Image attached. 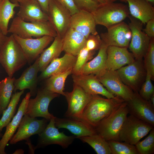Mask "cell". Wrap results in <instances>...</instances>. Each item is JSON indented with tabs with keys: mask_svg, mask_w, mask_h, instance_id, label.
I'll list each match as a JSON object with an SVG mask.
<instances>
[{
	"mask_svg": "<svg viewBox=\"0 0 154 154\" xmlns=\"http://www.w3.org/2000/svg\"><path fill=\"white\" fill-rule=\"evenodd\" d=\"M151 80L150 74L147 72L145 80L138 92L141 97L147 100H149L151 96L154 94V87Z\"/></svg>",
	"mask_w": 154,
	"mask_h": 154,
	"instance_id": "obj_39",
	"label": "cell"
},
{
	"mask_svg": "<svg viewBox=\"0 0 154 154\" xmlns=\"http://www.w3.org/2000/svg\"><path fill=\"white\" fill-rule=\"evenodd\" d=\"M10 1L12 3L14 4H19L18 0H10Z\"/></svg>",
	"mask_w": 154,
	"mask_h": 154,
	"instance_id": "obj_50",
	"label": "cell"
},
{
	"mask_svg": "<svg viewBox=\"0 0 154 154\" xmlns=\"http://www.w3.org/2000/svg\"><path fill=\"white\" fill-rule=\"evenodd\" d=\"M62 51V38L57 36L54 38L50 46L44 49L39 56V71H42L52 60L58 58Z\"/></svg>",
	"mask_w": 154,
	"mask_h": 154,
	"instance_id": "obj_29",
	"label": "cell"
},
{
	"mask_svg": "<svg viewBox=\"0 0 154 154\" xmlns=\"http://www.w3.org/2000/svg\"><path fill=\"white\" fill-rule=\"evenodd\" d=\"M8 33L24 38H31L32 37L38 38L44 35L54 38L57 36L56 31L48 21L28 22L17 16L13 19Z\"/></svg>",
	"mask_w": 154,
	"mask_h": 154,
	"instance_id": "obj_4",
	"label": "cell"
},
{
	"mask_svg": "<svg viewBox=\"0 0 154 154\" xmlns=\"http://www.w3.org/2000/svg\"><path fill=\"white\" fill-rule=\"evenodd\" d=\"M3 0H0V4L1 3L2 1Z\"/></svg>",
	"mask_w": 154,
	"mask_h": 154,
	"instance_id": "obj_52",
	"label": "cell"
},
{
	"mask_svg": "<svg viewBox=\"0 0 154 154\" xmlns=\"http://www.w3.org/2000/svg\"><path fill=\"white\" fill-rule=\"evenodd\" d=\"M77 56L65 53L61 58H57L52 60L42 72L38 79H46L50 76L73 69L75 64Z\"/></svg>",
	"mask_w": 154,
	"mask_h": 154,
	"instance_id": "obj_25",
	"label": "cell"
},
{
	"mask_svg": "<svg viewBox=\"0 0 154 154\" xmlns=\"http://www.w3.org/2000/svg\"><path fill=\"white\" fill-rule=\"evenodd\" d=\"M28 62L25 54L13 34L8 37L0 46V63L8 76L13 77L15 72Z\"/></svg>",
	"mask_w": 154,
	"mask_h": 154,
	"instance_id": "obj_2",
	"label": "cell"
},
{
	"mask_svg": "<svg viewBox=\"0 0 154 154\" xmlns=\"http://www.w3.org/2000/svg\"><path fill=\"white\" fill-rule=\"evenodd\" d=\"M24 90L17 92L12 95L11 100L6 109L3 112L2 116L0 119V132L11 121L14 116L17 105L21 96L24 93Z\"/></svg>",
	"mask_w": 154,
	"mask_h": 154,
	"instance_id": "obj_34",
	"label": "cell"
},
{
	"mask_svg": "<svg viewBox=\"0 0 154 154\" xmlns=\"http://www.w3.org/2000/svg\"><path fill=\"white\" fill-rule=\"evenodd\" d=\"M7 37L3 34L0 29V46L5 42Z\"/></svg>",
	"mask_w": 154,
	"mask_h": 154,
	"instance_id": "obj_45",
	"label": "cell"
},
{
	"mask_svg": "<svg viewBox=\"0 0 154 154\" xmlns=\"http://www.w3.org/2000/svg\"><path fill=\"white\" fill-rule=\"evenodd\" d=\"M107 141L111 154H138L135 145L114 140Z\"/></svg>",
	"mask_w": 154,
	"mask_h": 154,
	"instance_id": "obj_35",
	"label": "cell"
},
{
	"mask_svg": "<svg viewBox=\"0 0 154 154\" xmlns=\"http://www.w3.org/2000/svg\"><path fill=\"white\" fill-rule=\"evenodd\" d=\"M93 1L97 2L100 5H104L108 3L107 0H92Z\"/></svg>",
	"mask_w": 154,
	"mask_h": 154,
	"instance_id": "obj_46",
	"label": "cell"
},
{
	"mask_svg": "<svg viewBox=\"0 0 154 154\" xmlns=\"http://www.w3.org/2000/svg\"><path fill=\"white\" fill-rule=\"evenodd\" d=\"M76 138L89 144L97 154H111L108 141L97 133L90 135L77 137Z\"/></svg>",
	"mask_w": 154,
	"mask_h": 154,
	"instance_id": "obj_33",
	"label": "cell"
},
{
	"mask_svg": "<svg viewBox=\"0 0 154 154\" xmlns=\"http://www.w3.org/2000/svg\"><path fill=\"white\" fill-rule=\"evenodd\" d=\"M146 27L143 31L150 38H154V19L150 20L146 23Z\"/></svg>",
	"mask_w": 154,
	"mask_h": 154,
	"instance_id": "obj_43",
	"label": "cell"
},
{
	"mask_svg": "<svg viewBox=\"0 0 154 154\" xmlns=\"http://www.w3.org/2000/svg\"><path fill=\"white\" fill-rule=\"evenodd\" d=\"M138 154H153L154 153V128L150 131L144 139L139 141L135 145Z\"/></svg>",
	"mask_w": 154,
	"mask_h": 154,
	"instance_id": "obj_36",
	"label": "cell"
},
{
	"mask_svg": "<svg viewBox=\"0 0 154 154\" xmlns=\"http://www.w3.org/2000/svg\"><path fill=\"white\" fill-rule=\"evenodd\" d=\"M80 10H84L92 13L100 4L92 0H74Z\"/></svg>",
	"mask_w": 154,
	"mask_h": 154,
	"instance_id": "obj_41",
	"label": "cell"
},
{
	"mask_svg": "<svg viewBox=\"0 0 154 154\" xmlns=\"http://www.w3.org/2000/svg\"><path fill=\"white\" fill-rule=\"evenodd\" d=\"M68 9L72 15L78 12L80 10L74 0H55Z\"/></svg>",
	"mask_w": 154,
	"mask_h": 154,
	"instance_id": "obj_42",
	"label": "cell"
},
{
	"mask_svg": "<svg viewBox=\"0 0 154 154\" xmlns=\"http://www.w3.org/2000/svg\"><path fill=\"white\" fill-rule=\"evenodd\" d=\"M149 100L153 106L154 107V94L151 96Z\"/></svg>",
	"mask_w": 154,
	"mask_h": 154,
	"instance_id": "obj_48",
	"label": "cell"
},
{
	"mask_svg": "<svg viewBox=\"0 0 154 154\" xmlns=\"http://www.w3.org/2000/svg\"><path fill=\"white\" fill-rule=\"evenodd\" d=\"M124 102L116 96L106 98L99 95H93L84 110L81 119L94 128Z\"/></svg>",
	"mask_w": 154,
	"mask_h": 154,
	"instance_id": "obj_1",
	"label": "cell"
},
{
	"mask_svg": "<svg viewBox=\"0 0 154 154\" xmlns=\"http://www.w3.org/2000/svg\"><path fill=\"white\" fill-rule=\"evenodd\" d=\"M117 71L123 82L134 92H138L145 80L147 72L143 59H135L129 64L123 66Z\"/></svg>",
	"mask_w": 154,
	"mask_h": 154,
	"instance_id": "obj_8",
	"label": "cell"
},
{
	"mask_svg": "<svg viewBox=\"0 0 154 154\" xmlns=\"http://www.w3.org/2000/svg\"><path fill=\"white\" fill-rule=\"evenodd\" d=\"M128 114L125 101L94 128L96 133L106 141H120V132Z\"/></svg>",
	"mask_w": 154,
	"mask_h": 154,
	"instance_id": "obj_3",
	"label": "cell"
},
{
	"mask_svg": "<svg viewBox=\"0 0 154 154\" xmlns=\"http://www.w3.org/2000/svg\"><path fill=\"white\" fill-rule=\"evenodd\" d=\"M72 74L74 83L80 87L87 93L92 95H101L108 98L115 96L106 89L95 75Z\"/></svg>",
	"mask_w": 154,
	"mask_h": 154,
	"instance_id": "obj_18",
	"label": "cell"
},
{
	"mask_svg": "<svg viewBox=\"0 0 154 154\" xmlns=\"http://www.w3.org/2000/svg\"><path fill=\"white\" fill-rule=\"evenodd\" d=\"M92 13L96 25L107 29L123 21L130 15L126 5L114 2L100 5Z\"/></svg>",
	"mask_w": 154,
	"mask_h": 154,
	"instance_id": "obj_5",
	"label": "cell"
},
{
	"mask_svg": "<svg viewBox=\"0 0 154 154\" xmlns=\"http://www.w3.org/2000/svg\"><path fill=\"white\" fill-rule=\"evenodd\" d=\"M19 9L17 17L28 22L48 21L47 14L42 9L36 0H18Z\"/></svg>",
	"mask_w": 154,
	"mask_h": 154,
	"instance_id": "obj_22",
	"label": "cell"
},
{
	"mask_svg": "<svg viewBox=\"0 0 154 154\" xmlns=\"http://www.w3.org/2000/svg\"><path fill=\"white\" fill-rule=\"evenodd\" d=\"M55 116L50 120L46 127L39 135L38 143L35 148H37L52 145L56 144L66 149L76 138L75 135L67 136L63 132L59 131L55 124Z\"/></svg>",
	"mask_w": 154,
	"mask_h": 154,
	"instance_id": "obj_12",
	"label": "cell"
},
{
	"mask_svg": "<svg viewBox=\"0 0 154 154\" xmlns=\"http://www.w3.org/2000/svg\"><path fill=\"white\" fill-rule=\"evenodd\" d=\"M127 48L125 47L108 46L105 69L117 70L133 62L135 58Z\"/></svg>",
	"mask_w": 154,
	"mask_h": 154,
	"instance_id": "obj_19",
	"label": "cell"
},
{
	"mask_svg": "<svg viewBox=\"0 0 154 154\" xmlns=\"http://www.w3.org/2000/svg\"><path fill=\"white\" fill-rule=\"evenodd\" d=\"M55 124L58 129H67L76 137L96 133L95 128L82 119L67 117L55 118Z\"/></svg>",
	"mask_w": 154,
	"mask_h": 154,
	"instance_id": "obj_23",
	"label": "cell"
},
{
	"mask_svg": "<svg viewBox=\"0 0 154 154\" xmlns=\"http://www.w3.org/2000/svg\"><path fill=\"white\" fill-rule=\"evenodd\" d=\"M125 0L128 4L130 14L143 24L154 19V8L150 3L145 0Z\"/></svg>",
	"mask_w": 154,
	"mask_h": 154,
	"instance_id": "obj_26",
	"label": "cell"
},
{
	"mask_svg": "<svg viewBox=\"0 0 154 154\" xmlns=\"http://www.w3.org/2000/svg\"><path fill=\"white\" fill-rule=\"evenodd\" d=\"M96 24L92 13L80 10L71 16L70 27L80 33L86 38L90 35L98 34Z\"/></svg>",
	"mask_w": 154,
	"mask_h": 154,
	"instance_id": "obj_20",
	"label": "cell"
},
{
	"mask_svg": "<svg viewBox=\"0 0 154 154\" xmlns=\"http://www.w3.org/2000/svg\"><path fill=\"white\" fill-rule=\"evenodd\" d=\"M39 4L42 10L47 14L50 0H36Z\"/></svg>",
	"mask_w": 154,
	"mask_h": 154,
	"instance_id": "obj_44",
	"label": "cell"
},
{
	"mask_svg": "<svg viewBox=\"0 0 154 154\" xmlns=\"http://www.w3.org/2000/svg\"><path fill=\"white\" fill-rule=\"evenodd\" d=\"M72 69L50 76L46 79L44 88L50 92L64 96L65 82L68 76L72 74Z\"/></svg>",
	"mask_w": 154,
	"mask_h": 154,
	"instance_id": "obj_30",
	"label": "cell"
},
{
	"mask_svg": "<svg viewBox=\"0 0 154 154\" xmlns=\"http://www.w3.org/2000/svg\"><path fill=\"white\" fill-rule=\"evenodd\" d=\"M128 17L131 32L128 48L135 59H143L147 51L151 38L143 31V23L140 20L131 15Z\"/></svg>",
	"mask_w": 154,
	"mask_h": 154,
	"instance_id": "obj_7",
	"label": "cell"
},
{
	"mask_svg": "<svg viewBox=\"0 0 154 154\" xmlns=\"http://www.w3.org/2000/svg\"><path fill=\"white\" fill-rule=\"evenodd\" d=\"M59 95L44 88L38 89L35 98L29 99L25 114L33 117H42L50 121L54 116L49 112L48 106L51 101Z\"/></svg>",
	"mask_w": 154,
	"mask_h": 154,
	"instance_id": "obj_9",
	"label": "cell"
},
{
	"mask_svg": "<svg viewBox=\"0 0 154 154\" xmlns=\"http://www.w3.org/2000/svg\"><path fill=\"white\" fill-rule=\"evenodd\" d=\"M24 151L22 149H19L17 150L13 154H23Z\"/></svg>",
	"mask_w": 154,
	"mask_h": 154,
	"instance_id": "obj_47",
	"label": "cell"
},
{
	"mask_svg": "<svg viewBox=\"0 0 154 154\" xmlns=\"http://www.w3.org/2000/svg\"><path fill=\"white\" fill-rule=\"evenodd\" d=\"M64 96L68 104V109L65 114V117L81 119L84 110L92 95L74 83L72 91L65 92Z\"/></svg>",
	"mask_w": 154,
	"mask_h": 154,
	"instance_id": "obj_13",
	"label": "cell"
},
{
	"mask_svg": "<svg viewBox=\"0 0 154 154\" xmlns=\"http://www.w3.org/2000/svg\"><path fill=\"white\" fill-rule=\"evenodd\" d=\"M146 1L150 3L152 5L154 3V0H145Z\"/></svg>",
	"mask_w": 154,
	"mask_h": 154,
	"instance_id": "obj_51",
	"label": "cell"
},
{
	"mask_svg": "<svg viewBox=\"0 0 154 154\" xmlns=\"http://www.w3.org/2000/svg\"><path fill=\"white\" fill-rule=\"evenodd\" d=\"M19 4L11 3L10 0H3L0 4V29L6 35L8 33V26L10 20L15 13L14 8L19 7Z\"/></svg>",
	"mask_w": 154,
	"mask_h": 154,
	"instance_id": "obj_31",
	"label": "cell"
},
{
	"mask_svg": "<svg viewBox=\"0 0 154 154\" xmlns=\"http://www.w3.org/2000/svg\"><path fill=\"white\" fill-rule=\"evenodd\" d=\"M13 35L25 54L29 64L36 60L54 38L52 36L44 35L35 39L24 38Z\"/></svg>",
	"mask_w": 154,
	"mask_h": 154,
	"instance_id": "obj_17",
	"label": "cell"
},
{
	"mask_svg": "<svg viewBox=\"0 0 154 154\" xmlns=\"http://www.w3.org/2000/svg\"><path fill=\"white\" fill-rule=\"evenodd\" d=\"M95 75L106 89L115 96L125 102L133 97L134 92L123 82L116 70L105 69Z\"/></svg>",
	"mask_w": 154,
	"mask_h": 154,
	"instance_id": "obj_10",
	"label": "cell"
},
{
	"mask_svg": "<svg viewBox=\"0 0 154 154\" xmlns=\"http://www.w3.org/2000/svg\"><path fill=\"white\" fill-rule=\"evenodd\" d=\"M1 135V133H0V136Z\"/></svg>",
	"mask_w": 154,
	"mask_h": 154,
	"instance_id": "obj_53",
	"label": "cell"
},
{
	"mask_svg": "<svg viewBox=\"0 0 154 154\" xmlns=\"http://www.w3.org/2000/svg\"><path fill=\"white\" fill-rule=\"evenodd\" d=\"M108 47V46L102 41L97 55L90 61L87 62L78 74L97 75L105 69Z\"/></svg>",
	"mask_w": 154,
	"mask_h": 154,
	"instance_id": "obj_28",
	"label": "cell"
},
{
	"mask_svg": "<svg viewBox=\"0 0 154 154\" xmlns=\"http://www.w3.org/2000/svg\"><path fill=\"white\" fill-rule=\"evenodd\" d=\"M102 42L100 35H90L87 38L84 46L89 51L95 52L99 49Z\"/></svg>",
	"mask_w": 154,
	"mask_h": 154,
	"instance_id": "obj_40",
	"label": "cell"
},
{
	"mask_svg": "<svg viewBox=\"0 0 154 154\" xmlns=\"http://www.w3.org/2000/svg\"><path fill=\"white\" fill-rule=\"evenodd\" d=\"M48 121L44 118L38 119L36 117L25 114L19 126L17 131L10 140V143L15 144L19 141L28 139L33 135H39L46 127Z\"/></svg>",
	"mask_w": 154,
	"mask_h": 154,
	"instance_id": "obj_14",
	"label": "cell"
},
{
	"mask_svg": "<svg viewBox=\"0 0 154 154\" xmlns=\"http://www.w3.org/2000/svg\"><path fill=\"white\" fill-rule=\"evenodd\" d=\"M33 64L26 68L19 78L15 79L14 82V91L22 90L26 89L30 90L31 96H34L37 93V87L38 80V73L39 71V57Z\"/></svg>",
	"mask_w": 154,
	"mask_h": 154,
	"instance_id": "obj_21",
	"label": "cell"
},
{
	"mask_svg": "<svg viewBox=\"0 0 154 154\" xmlns=\"http://www.w3.org/2000/svg\"><path fill=\"white\" fill-rule=\"evenodd\" d=\"M129 114L154 126V107L150 100H146L134 92L133 98L126 102Z\"/></svg>",
	"mask_w": 154,
	"mask_h": 154,
	"instance_id": "obj_16",
	"label": "cell"
},
{
	"mask_svg": "<svg viewBox=\"0 0 154 154\" xmlns=\"http://www.w3.org/2000/svg\"><path fill=\"white\" fill-rule=\"evenodd\" d=\"M107 29L100 35L103 42L108 46L128 48L131 37L128 25L123 21Z\"/></svg>",
	"mask_w": 154,
	"mask_h": 154,
	"instance_id": "obj_15",
	"label": "cell"
},
{
	"mask_svg": "<svg viewBox=\"0 0 154 154\" xmlns=\"http://www.w3.org/2000/svg\"><path fill=\"white\" fill-rule=\"evenodd\" d=\"M109 3H111L112 2H114V1L117 0H119L121 1L126 2V1L125 0H107Z\"/></svg>",
	"mask_w": 154,
	"mask_h": 154,
	"instance_id": "obj_49",
	"label": "cell"
},
{
	"mask_svg": "<svg viewBox=\"0 0 154 154\" xmlns=\"http://www.w3.org/2000/svg\"><path fill=\"white\" fill-rule=\"evenodd\" d=\"M86 38L70 28L62 38L63 51L76 56L84 47Z\"/></svg>",
	"mask_w": 154,
	"mask_h": 154,
	"instance_id": "obj_27",
	"label": "cell"
},
{
	"mask_svg": "<svg viewBox=\"0 0 154 154\" xmlns=\"http://www.w3.org/2000/svg\"><path fill=\"white\" fill-rule=\"evenodd\" d=\"M15 79L8 76L0 81V115L6 109L11 100Z\"/></svg>",
	"mask_w": 154,
	"mask_h": 154,
	"instance_id": "obj_32",
	"label": "cell"
},
{
	"mask_svg": "<svg viewBox=\"0 0 154 154\" xmlns=\"http://www.w3.org/2000/svg\"><path fill=\"white\" fill-rule=\"evenodd\" d=\"M47 15L57 36L62 38L70 28L72 15L68 10L55 0H50Z\"/></svg>",
	"mask_w": 154,
	"mask_h": 154,
	"instance_id": "obj_11",
	"label": "cell"
},
{
	"mask_svg": "<svg viewBox=\"0 0 154 154\" xmlns=\"http://www.w3.org/2000/svg\"><path fill=\"white\" fill-rule=\"evenodd\" d=\"M144 67L149 73L152 80L154 79V38H151L147 51L144 57Z\"/></svg>",
	"mask_w": 154,
	"mask_h": 154,
	"instance_id": "obj_38",
	"label": "cell"
},
{
	"mask_svg": "<svg viewBox=\"0 0 154 154\" xmlns=\"http://www.w3.org/2000/svg\"><path fill=\"white\" fill-rule=\"evenodd\" d=\"M31 96L30 92L27 93L20 104L16 114L7 125L5 131L0 141V154H5V148L8 142L14 135L25 114L29 101Z\"/></svg>",
	"mask_w": 154,
	"mask_h": 154,
	"instance_id": "obj_24",
	"label": "cell"
},
{
	"mask_svg": "<svg viewBox=\"0 0 154 154\" xmlns=\"http://www.w3.org/2000/svg\"><path fill=\"white\" fill-rule=\"evenodd\" d=\"M95 52L89 51L84 46L76 56V61L72 69V74H78L84 65L93 58Z\"/></svg>",
	"mask_w": 154,
	"mask_h": 154,
	"instance_id": "obj_37",
	"label": "cell"
},
{
	"mask_svg": "<svg viewBox=\"0 0 154 154\" xmlns=\"http://www.w3.org/2000/svg\"><path fill=\"white\" fill-rule=\"evenodd\" d=\"M153 128L150 124L130 115L127 117L120 131V141L135 145Z\"/></svg>",
	"mask_w": 154,
	"mask_h": 154,
	"instance_id": "obj_6",
	"label": "cell"
}]
</instances>
